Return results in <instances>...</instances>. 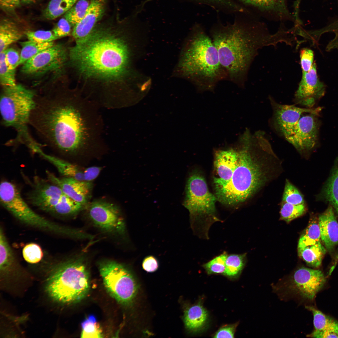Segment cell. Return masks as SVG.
I'll list each match as a JSON object with an SVG mask.
<instances>
[{
    "instance_id": "cell-51",
    "label": "cell",
    "mask_w": 338,
    "mask_h": 338,
    "mask_svg": "<svg viewBox=\"0 0 338 338\" xmlns=\"http://www.w3.org/2000/svg\"><path fill=\"white\" fill-rule=\"evenodd\" d=\"M337 0L338 2V0Z\"/></svg>"
},
{
    "instance_id": "cell-18",
    "label": "cell",
    "mask_w": 338,
    "mask_h": 338,
    "mask_svg": "<svg viewBox=\"0 0 338 338\" xmlns=\"http://www.w3.org/2000/svg\"><path fill=\"white\" fill-rule=\"evenodd\" d=\"M46 172L48 179L59 187L66 195L74 200L85 205L91 190L90 182L70 177H59L48 171H46Z\"/></svg>"
},
{
    "instance_id": "cell-41",
    "label": "cell",
    "mask_w": 338,
    "mask_h": 338,
    "mask_svg": "<svg viewBox=\"0 0 338 338\" xmlns=\"http://www.w3.org/2000/svg\"><path fill=\"white\" fill-rule=\"evenodd\" d=\"M26 35L28 40L41 43L54 42L58 39L52 30L29 31L26 33Z\"/></svg>"
},
{
    "instance_id": "cell-1",
    "label": "cell",
    "mask_w": 338,
    "mask_h": 338,
    "mask_svg": "<svg viewBox=\"0 0 338 338\" xmlns=\"http://www.w3.org/2000/svg\"><path fill=\"white\" fill-rule=\"evenodd\" d=\"M99 107L78 94L36 93L29 125L52 148L63 154H77L104 140Z\"/></svg>"
},
{
    "instance_id": "cell-6",
    "label": "cell",
    "mask_w": 338,
    "mask_h": 338,
    "mask_svg": "<svg viewBox=\"0 0 338 338\" xmlns=\"http://www.w3.org/2000/svg\"><path fill=\"white\" fill-rule=\"evenodd\" d=\"M35 92L16 84L4 86L1 94L0 110L3 125L13 128L17 132L12 143L22 144L30 150L39 146L28 128L31 110Z\"/></svg>"
},
{
    "instance_id": "cell-42",
    "label": "cell",
    "mask_w": 338,
    "mask_h": 338,
    "mask_svg": "<svg viewBox=\"0 0 338 338\" xmlns=\"http://www.w3.org/2000/svg\"><path fill=\"white\" fill-rule=\"evenodd\" d=\"M71 27L69 21L64 17L59 20L52 31L54 35L58 39L69 35Z\"/></svg>"
},
{
    "instance_id": "cell-32",
    "label": "cell",
    "mask_w": 338,
    "mask_h": 338,
    "mask_svg": "<svg viewBox=\"0 0 338 338\" xmlns=\"http://www.w3.org/2000/svg\"><path fill=\"white\" fill-rule=\"evenodd\" d=\"M22 47L20 53L19 65L24 64L28 60L42 51L53 46L54 42L39 43L28 40L21 42Z\"/></svg>"
},
{
    "instance_id": "cell-35",
    "label": "cell",
    "mask_w": 338,
    "mask_h": 338,
    "mask_svg": "<svg viewBox=\"0 0 338 338\" xmlns=\"http://www.w3.org/2000/svg\"><path fill=\"white\" fill-rule=\"evenodd\" d=\"M82 338H102L103 334L101 329L95 317L90 315L81 323Z\"/></svg>"
},
{
    "instance_id": "cell-4",
    "label": "cell",
    "mask_w": 338,
    "mask_h": 338,
    "mask_svg": "<svg viewBox=\"0 0 338 338\" xmlns=\"http://www.w3.org/2000/svg\"><path fill=\"white\" fill-rule=\"evenodd\" d=\"M238 140V161L232 176L225 184L215 186L217 200L226 205L243 202L260 189L270 178L272 160L276 158L262 139L244 135Z\"/></svg>"
},
{
    "instance_id": "cell-43",
    "label": "cell",
    "mask_w": 338,
    "mask_h": 338,
    "mask_svg": "<svg viewBox=\"0 0 338 338\" xmlns=\"http://www.w3.org/2000/svg\"><path fill=\"white\" fill-rule=\"evenodd\" d=\"M300 64L302 72H308L313 64L314 54L313 51L309 49L304 48L300 51Z\"/></svg>"
},
{
    "instance_id": "cell-21",
    "label": "cell",
    "mask_w": 338,
    "mask_h": 338,
    "mask_svg": "<svg viewBox=\"0 0 338 338\" xmlns=\"http://www.w3.org/2000/svg\"><path fill=\"white\" fill-rule=\"evenodd\" d=\"M321 239L326 248L331 251L338 245V223L331 205L319 216Z\"/></svg>"
},
{
    "instance_id": "cell-30",
    "label": "cell",
    "mask_w": 338,
    "mask_h": 338,
    "mask_svg": "<svg viewBox=\"0 0 338 338\" xmlns=\"http://www.w3.org/2000/svg\"><path fill=\"white\" fill-rule=\"evenodd\" d=\"M78 0H50L43 12L46 19L53 20L65 14Z\"/></svg>"
},
{
    "instance_id": "cell-7",
    "label": "cell",
    "mask_w": 338,
    "mask_h": 338,
    "mask_svg": "<svg viewBox=\"0 0 338 338\" xmlns=\"http://www.w3.org/2000/svg\"><path fill=\"white\" fill-rule=\"evenodd\" d=\"M90 288L89 273L82 258L69 259L52 270L45 290L53 300L61 304L77 302L87 295Z\"/></svg>"
},
{
    "instance_id": "cell-36",
    "label": "cell",
    "mask_w": 338,
    "mask_h": 338,
    "mask_svg": "<svg viewBox=\"0 0 338 338\" xmlns=\"http://www.w3.org/2000/svg\"><path fill=\"white\" fill-rule=\"evenodd\" d=\"M306 210L305 204L295 205L282 202L280 211L281 218L289 222L303 214Z\"/></svg>"
},
{
    "instance_id": "cell-16",
    "label": "cell",
    "mask_w": 338,
    "mask_h": 338,
    "mask_svg": "<svg viewBox=\"0 0 338 338\" xmlns=\"http://www.w3.org/2000/svg\"><path fill=\"white\" fill-rule=\"evenodd\" d=\"M316 115L310 113L301 117L292 134L286 139L300 152L310 151L317 143L319 125Z\"/></svg>"
},
{
    "instance_id": "cell-39",
    "label": "cell",
    "mask_w": 338,
    "mask_h": 338,
    "mask_svg": "<svg viewBox=\"0 0 338 338\" xmlns=\"http://www.w3.org/2000/svg\"><path fill=\"white\" fill-rule=\"evenodd\" d=\"M228 254L226 252L214 258L203 265L209 274H223L225 269V261Z\"/></svg>"
},
{
    "instance_id": "cell-26",
    "label": "cell",
    "mask_w": 338,
    "mask_h": 338,
    "mask_svg": "<svg viewBox=\"0 0 338 338\" xmlns=\"http://www.w3.org/2000/svg\"><path fill=\"white\" fill-rule=\"evenodd\" d=\"M22 33L15 22L7 18L1 20L0 52L5 50L11 44L20 39Z\"/></svg>"
},
{
    "instance_id": "cell-27",
    "label": "cell",
    "mask_w": 338,
    "mask_h": 338,
    "mask_svg": "<svg viewBox=\"0 0 338 338\" xmlns=\"http://www.w3.org/2000/svg\"><path fill=\"white\" fill-rule=\"evenodd\" d=\"M299 256L310 266L318 268L321 264L326 250L320 242L298 251Z\"/></svg>"
},
{
    "instance_id": "cell-37",
    "label": "cell",
    "mask_w": 338,
    "mask_h": 338,
    "mask_svg": "<svg viewBox=\"0 0 338 338\" xmlns=\"http://www.w3.org/2000/svg\"><path fill=\"white\" fill-rule=\"evenodd\" d=\"M0 82L3 87L15 85V69H10L6 63L5 50L0 52Z\"/></svg>"
},
{
    "instance_id": "cell-44",
    "label": "cell",
    "mask_w": 338,
    "mask_h": 338,
    "mask_svg": "<svg viewBox=\"0 0 338 338\" xmlns=\"http://www.w3.org/2000/svg\"><path fill=\"white\" fill-rule=\"evenodd\" d=\"M5 52V61L7 65L10 69H15L19 65L20 53L13 48L7 49Z\"/></svg>"
},
{
    "instance_id": "cell-14",
    "label": "cell",
    "mask_w": 338,
    "mask_h": 338,
    "mask_svg": "<svg viewBox=\"0 0 338 338\" xmlns=\"http://www.w3.org/2000/svg\"><path fill=\"white\" fill-rule=\"evenodd\" d=\"M270 100L273 108V126L286 140L292 134L303 113L318 115L322 110L320 107L302 108L294 105L279 104L274 100Z\"/></svg>"
},
{
    "instance_id": "cell-49",
    "label": "cell",
    "mask_w": 338,
    "mask_h": 338,
    "mask_svg": "<svg viewBox=\"0 0 338 338\" xmlns=\"http://www.w3.org/2000/svg\"><path fill=\"white\" fill-rule=\"evenodd\" d=\"M39 0H21L22 3H23L29 4L34 3Z\"/></svg>"
},
{
    "instance_id": "cell-46",
    "label": "cell",
    "mask_w": 338,
    "mask_h": 338,
    "mask_svg": "<svg viewBox=\"0 0 338 338\" xmlns=\"http://www.w3.org/2000/svg\"><path fill=\"white\" fill-rule=\"evenodd\" d=\"M102 167L99 166H91L86 168L84 171V176L85 181L91 182L99 175Z\"/></svg>"
},
{
    "instance_id": "cell-17",
    "label": "cell",
    "mask_w": 338,
    "mask_h": 338,
    "mask_svg": "<svg viewBox=\"0 0 338 338\" xmlns=\"http://www.w3.org/2000/svg\"><path fill=\"white\" fill-rule=\"evenodd\" d=\"M314 63L308 72H302L301 80L295 95L296 102L311 108L325 95L326 86L319 78Z\"/></svg>"
},
{
    "instance_id": "cell-25",
    "label": "cell",
    "mask_w": 338,
    "mask_h": 338,
    "mask_svg": "<svg viewBox=\"0 0 338 338\" xmlns=\"http://www.w3.org/2000/svg\"><path fill=\"white\" fill-rule=\"evenodd\" d=\"M208 314L200 304L187 308L184 311V321L186 327L192 332H197L202 329L207 321Z\"/></svg>"
},
{
    "instance_id": "cell-5",
    "label": "cell",
    "mask_w": 338,
    "mask_h": 338,
    "mask_svg": "<svg viewBox=\"0 0 338 338\" xmlns=\"http://www.w3.org/2000/svg\"><path fill=\"white\" fill-rule=\"evenodd\" d=\"M178 67L180 74L201 92L213 91L218 83L228 78L212 39L198 26L185 42Z\"/></svg>"
},
{
    "instance_id": "cell-47",
    "label": "cell",
    "mask_w": 338,
    "mask_h": 338,
    "mask_svg": "<svg viewBox=\"0 0 338 338\" xmlns=\"http://www.w3.org/2000/svg\"><path fill=\"white\" fill-rule=\"evenodd\" d=\"M235 328V325H228L224 326L216 333L215 338H233Z\"/></svg>"
},
{
    "instance_id": "cell-29",
    "label": "cell",
    "mask_w": 338,
    "mask_h": 338,
    "mask_svg": "<svg viewBox=\"0 0 338 338\" xmlns=\"http://www.w3.org/2000/svg\"><path fill=\"white\" fill-rule=\"evenodd\" d=\"M15 259L3 233L0 230V269L3 273H8L15 264Z\"/></svg>"
},
{
    "instance_id": "cell-3",
    "label": "cell",
    "mask_w": 338,
    "mask_h": 338,
    "mask_svg": "<svg viewBox=\"0 0 338 338\" xmlns=\"http://www.w3.org/2000/svg\"><path fill=\"white\" fill-rule=\"evenodd\" d=\"M212 40L228 78L241 87L244 85L250 65L261 49L280 43L290 45L289 31L280 29L270 34L261 25L235 21L212 31Z\"/></svg>"
},
{
    "instance_id": "cell-10",
    "label": "cell",
    "mask_w": 338,
    "mask_h": 338,
    "mask_svg": "<svg viewBox=\"0 0 338 338\" xmlns=\"http://www.w3.org/2000/svg\"><path fill=\"white\" fill-rule=\"evenodd\" d=\"M99 269L104 286L110 295L122 305L132 303L138 287L130 271L122 264L109 260L100 262Z\"/></svg>"
},
{
    "instance_id": "cell-15",
    "label": "cell",
    "mask_w": 338,
    "mask_h": 338,
    "mask_svg": "<svg viewBox=\"0 0 338 338\" xmlns=\"http://www.w3.org/2000/svg\"><path fill=\"white\" fill-rule=\"evenodd\" d=\"M66 58V50L63 45L54 44L27 61L23 64L21 70L23 73L29 75L55 70L63 65Z\"/></svg>"
},
{
    "instance_id": "cell-34",
    "label": "cell",
    "mask_w": 338,
    "mask_h": 338,
    "mask_svg": "<svg viewBox=\"0 0 338 338\" xmlns=\"http://www.w3.org/2000/svg\"><path fill=\"white\" fill-rule=\"evenodd\" d=\"M89 0H78L64 14V17L73 27L84 16L89 6Z\"/></svg>"
},
{
    "instance_id": "cell-12",
    "label": "cell",
    "mask_w": 338,
    "mask_h": 338,
    "mask_svg": "<svg viewBox=\"0 0 338 338\" xmlns=\"http://www.w3.org/2000/svg\"><path fill=\"white\" fill-rule=\"evenodd\" d=\"M89 216L95 225L108 233L122 235L125 226L117 206L103 200H96L88 206Z\"/></svg>"
},
{
    "instance_id": "cell-33",
    "label": "cell",
    "mask_w": 338,
    "mask_h": 338,
    "mask_svg": "<svg viewBox=\"0 0 338 338\" xmlns=\"http://www.w3.org/2000/svg\"><path fill=\"white\" fill-rule=\"evenodd\" d=\"M245 253L228 255L225 261L224 274L231 277L238 275L245 265Z\"/></svg>"
},
{
    "instance_id": "cell-13",
    "label": "cell",
    "mask_w": 338,
    "mask_h": 338,
    "mask_svg": "<svg viewBox=\"0 0 338 338\" xmlns=\"http://www.w3.org/2000/svg\"><path fill=\"white\" fill-rule=\"evenodd\" d=\"M325 278L320 270L301 267L295 271L288 280L287 289L302 298L312 300L322 289Z\"/></svg>"
},
{
    "instance_id": "cell-45",
    "label": "cell",
    "mask_w": 338,
    "mask_h": 338,
    "mask_svg": "<svg viewBox=\"0 0 338 338\" xmlns=\"http://www.w3.org/2000/svg\"><path fill=\"white\" fill-rule=\"evenodd\" d=\"M158 265L157 260L152 256L146 257L142 263L143 269L148 272H152L156 271L158 268Z\"/></svg>"
},
{
    "instance_id": "cell-20",
    "label": "cell",
    "mask_w": 338,
    "mask_h": 338,
    "mask_svg": "<svg viewBox=\"0 0 338 338\" xmlns=\"http://www.w3.org/2000/svg\"><path fill=\"white\" fill-rule=\"evenodd\" d=\"M103 0H91L86 13L82 20L73 27L72 34L79 42L90 34L95 25L101 20L105 11Z\"/></svg>"
},
{
    "instance_id": "cell-23",
    "label": "cell",
    "mask_w": 338,
    "mask_h": 338,
    "mask_svg": "<svg viewBox=\"0 0 338 338\" xmlns=\"http://www.w3.org/2000/svg\"><path fill=\"white\" fill-rule=\"evenodd\" d=\"M36 153L53 165L59 173L64 177L84 181V171L77 166L60 158L47 154L42 150L41 148L38 149Z\"/></svg>"
},
{
    "instance_id": "cell-19",
    "label": "cell",
    "mask_w": 338,
    "mask_h": 338,
    "mask_svg": "<svg viewBox=\"0 0 338 338\" xmlns=\"http://www.w3.org/2000/svg\"><path fill=\"white\" fill-rule=\"evenodd\" d=\"M238 158V148L216 151L214 165L218 177L214 179L215 186L225 184L230 180L237 166Z\"/></svg>"
},
{
    "instance_id": "cell-2",
    "label": "cell",
    "mask_w": 338,
    "mask_h": 338,
    "mask_svg": "<svg viewBox=\"0 0 338 338\" xmlns=\"http://www.w3.org/2000/svg\"><path fill=\"white\" fill-rule=\"evenodd\" d=\"M120 20L112 17L98 23L87 37L71 49L70 59L82 74L110 80L126 72L130 52L123 35L128 20Z\"/></svg>"
},
{
    "instance_id": "cell-22",
    "label": "cell",
    "mask_w": 338,
    "mask_h": 338,
    "mask_svg": "<svg viewBox=\"0 0 338 338\" xmlns=\"http://www.w3.org/2000/svg\"><path fill=\"white\" fill-rule=\"evenodd\" d=\"M305 308L313 315L314 330L309 337L316 338H338V322L311 306Z\"/></svg>"
},
{
    "instance_id": "cell-9",
    "label": "cell",
    "mask_w": 338,
    "mask_h": 338,
    "mask_svg": "<svg viewBox=\"0 0 338 338\" xmlns=\"http://www.w3.org/2000/svg\"><path fill=\"white\" fill-rule=\"evenodd\" d=\"M27 198L33 205L44 212L62 216L73 215L83 205L72 199L48 179L35 177Z\"/></svg>"
},
{
    "instance_id": "cell-31",
    "label": "cell",
    "mask_w": 338,
    "mask_h": 338,
    "mask_svg": "<svg viewBox=\"0 0 338 338\" xmlns=\"http://www.w3.org/2000/svg\"><path fill=\"white\" fill-rule=\"evenodd\" d=\"M320 234L318 219H314L310 221L299 241L298 251L320 242Z\"/></svg>"
},
{
    "instance_id": "cell-28",
    "label": "cell",
    "mask_w": 338,
    "mask_h": 338,
    "mask_svg": "<svg viewBox=\"0 0 338 338\" xmlns=\"http://www.w3.org/2000/svg\"><path fill=\"white\" fill-rule=\"evenodd\" d=\"M321 193L324 199L330 204L338 215V166L327 181Z\"/></svg>"
},
{
    "instance_id": "cell-24",
    "label": "cell",
    "mask_w": 338,
    "mask_h": 338,
    "mask_svg": "<svg viewBox=\"0 0 338 338\" xmlns=\"http://www.w3.org/2000/svg\"><path fill=\"white\" fill-rule=\"evenodd\" d=\"M264 12L274 14L280 18L288 17L289 13L287 0H237Z\"/></svg>"
},
{
    "instance_id": "cell-40",
    "label": "cell",
    "mask_w": 338,
    "mask_h": 338,
    "mask_svg": "<svg viewBox=\"0 0 338 338\" xmlns=\"http://www.w3.org/2000/svg\"><path fill=\"white\" fill-rule=\"evenodd\" d=\"M23 255L28 262L34 264L41 260L43 253L39 246L34 243H30L26 245L23 249Z\"/></svg>"
},
{
    "instance_id": "cell-38",
    "label": "cell",
    "mask_w": 338,
    "mask_h": 338,
    "mask_svg": "<svg viewBox=\"0 0 338 338\" xmlns=\"http://www.w3.org/2000/svg\"><path fill=\"white\" fill-rule=\"evenodd\" d=\"M282 202L295 205L305 204L302 194L298 189L288 180H286Z\"/></svg>"
},
{
    "instance_id": "cell-8",
    "label": "cell",
    "mask_w": 338,
    "mask_h": 338,
    "mask_svg": "<svg viewBox=\"0 0 338 338\" xmlns=\"http://www.w3.org/2000/svg\"><path fill=\"white\" fill-rule=\"evenodd\" d=\"M217 198L209 191L204 178L194 173L189 177L186 187L183 205L189 211L192 225L208 238V232L213 223L220 221L216 216L215 203Z\"/></svg>"
},
{
    "instance_id": "cell-11",
    "label": "cell",
    "mask_w": 338,
    "mask_h": 338,
    "mask_svg": "<svg viewBox=\"0 0 338 338\" xmlns=\"http://www.w3.org/2000/svg\"><path fill=\"white\" fill-rule=\"evenodd\" d=\"M0 202L2 206L18 220L33 228L41 229L46 219L33 210L22 197L17 186L3 181L0 185Z\"/></svg>"
},
{
    "instance_id": "cell-50",
    "label": "cell",
    "mask_w": 338,
    "mask_h": 338,
    "mask_svg": "<svg viewBox=\"0 0 338 338\" xmlns=\"http://www.w3.org/2000/svg\"><path fill=\"white\" fill-rule=\"evenodd\" d=\"M336 23H337V27H338V18H337V22H336Z\"/></svg>"
},
{
    "instance_id": "cell-48",
    "label": "cell",
    "mask_w": 338,
    "mask_h": 338,
    "mask_svg": "<svg viewBox=\"0 0 338 338\" xmlns=\"http://www.w3.org/2000/svg\"><path fill=\"white\" fill-rule=\"evenodd\" d=\"M21 3V0H0V6L3 10L11 12L19 7Z\"/></svg>"
}]
</instances>
